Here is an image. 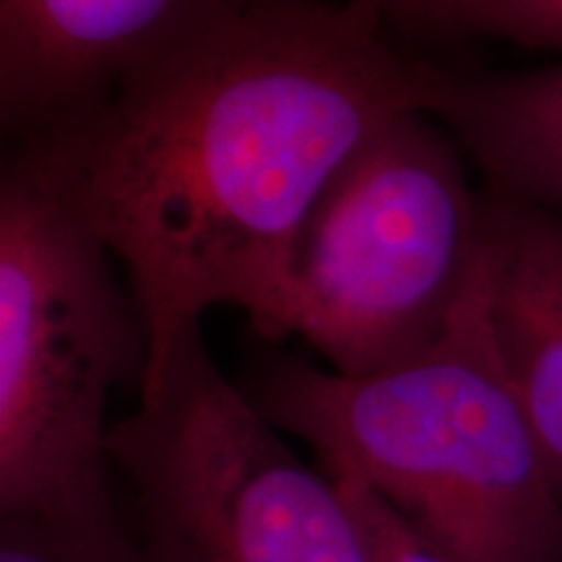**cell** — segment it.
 <instances>
[{
  "instance_id": "obj_1",
  "label": "cell",
  "mask_w": 562,
  "mask_h": 562,
  "mask_svg": "<svg viewBox=\"0 0 562 562\" xmlns=\"http://www.w3.org/2000/svg\"><path fill=\"white\" fill-rule=\"evenodd\" d=\"M368 0H258L16 161L112 252L149 364L211 307L279 341L297 235L364 140L427 110L435 63L389 40Z\"/></svg>"
},
{
  "instance_id": "obj_2",
  "label": "cell",
  "mask_w": 562,
  "mask_h": 562,
  "mask_svg": "<svg viewBox=\"0 0 562 562\" xmlns=\"http://www.w3.org/2000/svg\"><path fill=\"white\" fill-rule=\"evenodd\" d=\"M490 240L448 331L368 375L266 357L243 391L448 562H562V490L497 349Z\"/></svg>"
},
{
  "instance_id": "obj_3",
  "label": "cell",
  "mask_w": 562,
  "mask_h": 562,
  "mask_svg": "<svg viewBox=\"0 0 562 562\" xmlns=\"http://www.w3.org/2000/svg\"><path fill=\"white\" fill-rule=\"evenodd\" d=\"M487 248V195L427 110L404 112L351 154L302 224L279 341L328 370L368 375L448 331Z\"/></svg>"
},
{
  "instance_id": "obj_4",
  "label": "cell",
  "mask_w": 562,
  "mask_h": 562,
  "mask_svg": "<svg viewBox=\"0 0 562 562\" xmlns=\"http://www.w3.org/2000/svg\"><path fill=\"white\" fill-rule=\"evenodd\" d=\"M115 258L13 159L0 182V513L112 474L108 404L140 389L149 331Z\"/></svg>"
},
{
  "instance_id": "obj_5",
  "label": "cell",
  "mask_w": 562,
  "mask_h": 562,
  "mask_svg": "<svg viewBox=\"0 0 562 562\" xmlns=\"http://www.w3.org/2000/svg\"><path fill=\"white\" fill-rule=\"evenodd\" d=\"M108 456L161 562H364L336 482L216 368L201 323L146 370Z\"/></svg>"
},
{
  "instance_id": "obj_6",
  "label": "cell",
  "mask_w": 562,
  "mask_h": 562,
  "mask_svg": "<svg viewBox=\"0 0 562 562\" xmlns=\"http://www.w3.org/2000/svg\"><path fill=\"white\" fill-rule=\"evenodd\" d=\"M258 0H0V115L32 138Z\"/></svg>"
},
{
  "instance_id": "obj_7",
  "label": "cell",
  "mask_w": 562,
  "mask_h": 562,
  "mask_svg": "<svg viewBox=\"0 0 562 562\" xmlns=\"http://www.w3.org/2000/svg\"><path fill=\"white\" fill-rule=\"evenodd\" d=\"M497 349L562 490V216L487 193Z\"/></svg>"
},
{
  "instance_id": "obj_8",
  "label": "cell",
  "mask_w": 562,
  "mask_h": 562,
  "mask_svg": "<svg viewBox=\"0 0 562 562\" xmlns=\"http://www.w3.org/2000/svg\"><path fill=\"white\" fill-rule=\"evenodd\" d=\"M427 112L490 193L562 216V60L510 74L438 66Z\"/></svg>"
},
{
  "instance_id": "obj_9",
  "label": "cell",
  "mask_w": 562,
  "mask_h": 562,
  "mask_svg": "<svg viewBox=\"0 0 562 562\" xmlns=\"http://www.w3.org/2000/svg\"><path fill=\"white\" fill-rule=\"evenodd\" d=\"M0 562H161L128 497L110 474L100 484L40 505L0 513Z\"/></svg>"
},
{
  "instance_id": "obj_10",
  "label": "cell",
  "mask_w": 562,
  "mask_h": 562,
  "mask_svg": "<svg viewBox=\"0 0 562 562\" xmlns=\"http://www.w3.org/2000/svg\"><path fill=\"white\" fill-rule=\"evenodd\" d=\"M448 34L513 42L562 60V0H448Z\"/></svg>"
},
{
  "instance_id": "obj_11",
  "label": "cell",
  "mask_w": 562,
  "mask_h": 562,
  "mask_svg": "<svg viewBox=\"0 0 562 562\" xmlns=\"http://www.w3.org/2000/svg\"><path fill=\"white\" fill-rule=\"evenodd\" d=\"M347 501L360 531L364 562H448L381 495L351 474H328Z\"/></svg>"
},
{
  "instance_id": "obj_12",
  "label": "cell",
  "mask_w": 562,
  "mask_h": 562,
  "mask_svg": "<svg viewBox=\"0 0 562 562\" xmlns=\"http://www.w3.org/2000/svg\"><path fill=\"white\" fill-rule=\"evenodd\" d=\"M389 26L414 34H448V0H368Z\"/></svg>"
}]
</instances>
